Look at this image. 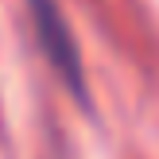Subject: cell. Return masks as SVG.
<instances>
[{"label": "cell", "instance_id": "cell-1", "mask_svg": "<svg viewBox=\"0 0 159 159\" xmlns=\"http://www.w3.org/2000/svg\"><path fill=\"white\" fill-rule=\"evenodd\" d=\"M31 20H35V35L43 43V54L51 58V66L58 70V78L85 101V70H82V54H78V43L70 35L66 20H62L58 0H27Z\"/></svg>", "mask_w": 159, "mask_h": 159}]
</instances>
